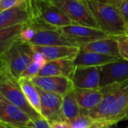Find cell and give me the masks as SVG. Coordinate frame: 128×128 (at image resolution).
<instances>
[{
  "label": "cell",
  "mask_w": 128,
  "mask_h": 128,
  "mask_svg": "<svg viewBox=\"0 0 128 128\" xmlns=\"http://www.w3.org/2000/svg\"><path fill=\"white\" fill-rule=\"evenodd\" d=\"M84 1L100 30L110 37L118 38L126 36L127 23L115 6L94 0Z\"/></svg>",
  "instance_id": "cell-1"
},
{
  "label": "cell",
  "mask_w": 128,
  "mask_h": 128,
  "mask_svg": "<svg viewBox=\"0 0 128 128\" xmlns=\"http://www.w3.org/2000/svg\"><path fill=\"white\" fill-rule=\"evenodd\" d=\"M32 18L40 20L56 29L76 24L52 2L47 0H29Z\"/></svg>",
  "instance_id": "cell-2"
},
{
  "label": "cell",
  "mask_w": 128,
  "mask_h": 128,
  "mask_svg": "<svg viewBox=\"0 0 128 128\" xmlns=\"http://www.w3.org/2000/svg\"><path fill=\"white\" fill-rule=\"evenodd\" d=\"M32 55L33 50L31 45L18 40L1 56L6 62L12 77L18 81L32 61Z\"/></svg>",
  "instance_id": "cell-3"
},
{
  "label": "cell",
  "mask_w": 128,
  "mask_h": 128,
  "mask_svg": "<svg viewBox=\"0 0 128 128\" xmlns=\"http://www.w3.org/2000/svg\"><path fill=\"white\" fill-rule=\"evenodd\" d=\"M0 126L4 128H34L32 119L0 94Z\"/></svg>",
  "instance_id": "cell-4"
},
{
  "label": "cell",
  "mask_w": 128,
  "mask_h": 128,
  "mask_svg": "<svg viewBox=\"0 0 128 128\" xmlns=\"http://www.w3.org/2000/svg\"><path fill=\"white\" fill-rule=\"evenodd\" d=\"M52 2L76 24L100 29L84 0H60Z\"/></svg>",
  "instance_id": "cell-5"
},
{
  "label": "cell",
  "mask_w": 128,
  "mask_h": 128,
  "mask_svg": "<svg viewBox=\"0 0 128 128\" xmlns=\"http://www.w3.org/2000/svg\"><path fill=\"white\" fill-rule=\"evenodd\" d=\"M58 30L73 45L79 48L94 41L110 37L100 29L78 24L59 28Z\"/></svg>",
  "instance_id": "cell-6"
},
{
  "label": "cell",
  "mask_w": 128,
  "mask_h": 128,
  "mask_svg": "<svg viewBox=\"0 0 128 128\" xmlns=\"http://www.w3.org/2000/svg\"><path fill=\"white\" fill-rule=\"evenodd\" d=\"M98 68L100 88L128 81V60L121 58Z\"/></svg>",
  "instance_id": "cell-7"
},
{
  "label": "cell",
  "mask_w": 128,
  "mask_h": 128,
  "mask_svg": "<svg viewBox=\"0 0 128 128\" xmlns=\"http://www.w3.org/2000/svg\"><path fill=\"white\" fill-rule=\"evenodd\" d=\"M0 94L8 102L24 111L33 121L38 118L42 117L30 105L20 88L18 81H9L0 84Z\"/></svg>",
  "instance_id": "cell-8"
},
{
  "label": "cell",
  "mask_w": 128,
  "mask_h": 128,
  "mask_svg": "<svg viewBox=\"0 0 128 128\" xmlns=\"http://www.w3.org/2000/svg\"><path fill=\"white\" fill-rule=\"evenodd\" d=\"M32 18L29 0L0 12V30L27 24Z\"/></svg>",
  "instance_id": "cell-9"
},
{
  "label": "cell",
  "mask_w": 128,
  "mask_h": 128,
  "mask_svg": "<svg viewBox=\"0 0 128 128\" xmlns=\"http://www.w3.org/2000/svg\"><path fill=\"white\" fill-rule=\"evenodd\" d=\"M37 89L40 95L42 116L50 124L56 121H65L61 110L62 96L44 91L38 88Z\"/></svg>",
  "instance_id": "cell-10"
},
{
  "label": "cell",
  "mask_w": 128,
  "mask_h": 128,
  "mask_svg": "<svg viewBox=\"0 0 128 128\" xmlns=\"http://www.w3.org/2000/svg\"><path fill=\"white\" fill-rule=\"evenodd\" d=\"M126 82L127 81L101 88L103 92V98L102 101L96 107L88 112H86L87 114L94 121L104 122L108 116L111 106L122 90Z\"/></svg>",
  "instance_id": "cell-11"
},
{
  "label": "cell",
  "mask_w": 128,
  "mask_h": 128,
  "mask_svg": "<svg viewBox=\"0 0 128 128\" xmlns=\"http://www.w3.org/2000/svg\"><path fill=\"white\" fill-rule=\"evenodd\" d=\"M31 81L37 88L44 91L54 93L62 96L74 89L72 80L66 77L36 76L32 78Z\"/></svg>",
  "instance_id": "cell-12"
},
{
  "label": "cell",
  "mask_w": 128,
  "mask_h": 128,
  "mask_svg": "<svg viewBox=\"0 0 128 128\" xmlns=\"http://www.w3.org/2000/svg\"><path fill=\"white\" fill-rule=\"evenodd\" d=\"M71 80L76 89H100V71L98 67H76Z\"/></svg>",
  "instance_id": "cell-13"
},
{
  "label": "cell",
  "mask_w": 128,
  "mask_h": 128,
  "mask_svg": "<svg viewBox=\"0 0 128 128\" xmlns=\"http://www.w3.org/2000/svg\"><path fill=\"white\" fill-rule=\"evenodd\" d=\"M33 51L41 53L48 61L57 60H75L80 48L77 46L55 45V46H39L30 44Z\"/></svg>",
  "instance_id": "cell-14"
},
{
  "label": "cell",
  "mask_w": 128,
  "mask_h": 128,
  "mask_svg": "<svg viewBox=\"0 0 128 128\" xmlns=\"http://www.w3.org/2000/svg\"><path fill=\"white\" fill-rule=\"evenodd\" d=\"M76 66L73 60H57L48 61L40 70L38 76H62L71 79Z\"/></svg>",
  "instance_id": "cell-15"
},
{
  "label": "cell",
  "mask_w": 128,
  "mask_h": 128,
  "mask_svg": "<svg viewBox=\"0 0 128 128\" xmlns=\"http://www.w3.org/2000/svg\"><path fill=\"white\" fill-rule=\"evenodd\" d=\"M36 33L29 44L39 46L66 45L75 46L64 37L58 30L39 29L36 30Z\"/></svg>",
  "instance_id": "cell-16"
},
{
  "label": "cell",
  "mask_w": 128,
  "mask_h": 128,
  "mask_svg": "<svg viewBox=\"0 0 128 128\" xmlns=\"http://www.w3.org/2000/svg\"><path fill=\"white\" fill-rule=\"evenodd\" d=\"M120 59L121 58L88 51L80 48L79 53L74 60V63L76 67H100Z\"/></svg>",
  "instance_id": "cell-17"
},
{
  "label": "cell",
  "mask_w": 128,
  "mask_h": 128,
  "mask_svg": "<svg viewBox=\"0 0 128 128\" xmlns=\"http://www.w3.org/2000/svg\"><path fill=\"white\" fill-rule=\"evenodd\" d=\"M128 111V81L110 107L109 114L104 121L108 124H117L124 120Z\"/></svg>",
  "instance_id": "cell-18"
},
{
  "label": "cell",
  "mask_w": 128,
  "mask_h": 128,
  "mask_svg": "<svg viewBox=\"0 0 128 128\" xmlns=\"http://www.w3.org/2000/svg\"><path fill=\"white\" fill-rule=\"evenodd\" d=\"M75 96L82 112H88L96 107L103 98L102 89L80 90L74 88Z\"/></svg>",
  "instance_id": "cell-19"
},
{
  "label": "cell",
  "mask_w": 128,
  "mask_h": 128,
  "mask_svg": "<svg viewBox=\"0 0 128 128\" xmlns=\"http://www.w3.org/2000/svg\"><path fill=\"white\" fill-rule=\"evenodd\" d=\"M80 48L88 51H92L104 55L121 58L119 52L117 38L114 37H108L106 38L96 40L84 44Z\"/></svg>",
  "instance_id": "cell-20"
},
{
  "label": "cell",
  "mask_w": 128,
  "mask_h": 128,
  "mask_svg": "<svg viewBox=\"0 0 128 128\" xmlns=\"http://www.w3.org/2000/svg\"><path fill=\"white\" fill-rule=\"evenodd\" d=\"M26 24L0 30V56L5 54L19 40L20 35Z\"/></svg>",
  "instance_id": "cell-21"
},
{
  "label": "cell",
  "mask_w": 128,
  "mask_h": 128,
  "mask_svg": "<svg viewBox=\"0 0 128 128\" xmlns=\"http://www.w3.org/2000/svg\"><path fill=\"white\" fill-rule=\"evenodd\" d=\"M18 82L30 105L42 116L40 95L37 87L32 83L31 79L26 78H20L18 80Z\"/></svg>",
  "instance_id": "cell-22"
},
{
  "label": "cell",
  "mask_w": 128,
  "mask_h": 128,
  "mask_svg": "<svg viewBox=\"0 0 128 128\" xmlns=\"http://www.w3.org/2000/svg\"><path fill=\"white\" fill-rule=\"evenodd\" d=\"M61 110L65 121L70 124L81 114V109L78 105L74 89L62 96Z\"/></svg>",
  "instance_id": "cell-23"
},
{
  "label": "cell",
  "mask_w": 128,
  "mask_h": 128,
  "mask_svg": "<svg viewBox=\"0 0 128 128\" xmlns=\"http://www.w3.org/2000/svg\"><path fill=\"white\" fill-rule=\"evenodd\" d=\"M94 120L87 114L86 112L81 111V114L71 123L72 128H89Z\"/></svg>",
  "instance_id": "cell-24"
},
{
  "label": "cell",
  "mask_w": 128,
  "mask_h": 128,
  "mask_svg": "<svg viewBox=\"0 0 128 128\" xmlns=\"http://www.w3.org/2000/svg\"><path fill=\"white\" fill-rule=\"evenodd\" d=\"M9 81H17L11 75L7 63L2 56H0V84Z\"/></svg>",
  "instance_id": "cell-25"
},
{
  "label": "cell",
  "mask_w": 128,
  "mask_h": 128,
  "mask_svg": "<svg viewBox=\"0 0 128 128\" xmlns=\"http://www.w3.org/2000/svg\"><path fill=\"white\" fill-rule=\"evenodd\" d=\"M42 66L39 63L32 61L31 63L28 66V67L26 69V70L22 73L20 78H26L29 79H32L36 76H38V74L42 69Z\"/></svg>",
  "instance_id": "cell-26"
},
{
  "label": "cell",
  "mask_w": 128,
  "mask_h": 128,
  "mask_svg": "<svg viewBox=\"0 0 128 128\" xmlns=\"http://www.w3.org/2000/svg\"><path fill=\"white\" fill-rule=\"evenodd\" d=\"M119 52L120 57L124 60H128V36H124L117 38Z\"/></svg>",
  "instance_id": "cell-27"
},
{
  "label": "cell",
  "mask_w": 128,
  "mask_h": 128,
  "mask_svg": "<svg viewBox=\"0 0 128 128\" xmlns=\"http://www.w3.org/2000/svg\"><path fill=\"white\" fill-rule=\"evenodd\" d=\"M35 33H36L35 29L33 27H32L31 26H30L28 24H26L25 27L24 28V30H22V32L20 35L19 40H20L24 42L30 43V42L34 37Z\"/></svg>",
  "instance_id": "cell-28"
},
{
  "label": "cell",
  "mask_w": 128,
  "mask_h": 128,
  "mask_svg": "<svg viewBox=\"0 0 128 128\" xmlns=\"http://www.w3.org/2000/svg\"><path fill=\"white\" fill-rule=\"evenodd\" d=\"M126 23H128V0H120V2L115 6Z\"/></svg>",
  "instance_id": "cell-29"
},
{
  "label": "cell",
  "mask_w": 128,
  "mask_h": 128,
  "mask_svg": "<svg viewBox=\"0 0 128 128\" xmlns=\"http://www.w3.org/2000/svg\"><path fill=\"white\" fill-rule=\"evenodd\" d=\"M24 0H0V12L15 6Z\"/></svg>",
  "instance_id": "cell-30"
},
{
  "label": "cell",
  "mask_w": 128,
  "mask_h": 128,
  "mask_svg": "<svg viewBox=\"0 0 128 128\" xmlns=\"http://www.w3.org/2000/svg\"><path fill=\"white\" fill-rule=\"evenodd\" d=\"M34 128H50V124L43 117L38 118L33 121Z\"/></svg>",
  "instance_id": "cell-31"
},
{
  "label": "cell",
  "mask_w": 128,
  "mask_h": 128,
  "mask_svg": "<svg viewBox=\"0 0 128 128\" xmlns=\"http://www.w3.org/2000/svg\"><path fill=\"white\" fill-rule=\"evenodd\" d=\"M32 61H35L38 63H39L42 66H44V64L47 62L46 59L44 56L39 52L33 51V55H32Z\"/></svg>",
  "instance_id": "cell-32"
},
{
  "label": "cell",
  "mask_w": 128,
  "mask_h": 128,
  "mask_svg": "<svg viewBox=\"0 0 128 128\" xmlns=\"http://www.w3.org/2000/svg\"><path fill=\"white\" fill-rule=\"evenodd\" d=\"M50 128H72L71 124L66 121H56L50 124Z\"/></svg>",
  "instance_id": "cell-33"
},
{
  "label": "cell",
  "mask_w": 128,
  "mask_h": 128,
  "mask_svg": "<svg viewBox=\"0 0 128 128\" xmlns=\"http://www.w3.org/2000/svg\"><path fill=\"white\" fill-rule=\"evenodd\" d=\"M94 1H96V2H98L100 3H103V4L116 6L120 2V0H94Z\"/></svg>",
  "instance_id": "cell-34"
},
{
  "label": "cell",
  "mask_w": 128,
  "mask_h": 128,
  "mask_svg": "<svg viewBox=\"0 0 128 128\" xmlns=\"http://www.w3.org/2000/svg\"><path fill=\"white\" fill-rule=\"evenodd\" d=\"M100 128H118L116 124H108L102 122V125Z\"/></svg>",
  "instance_id": "cell-35"
},
{
  "label": "cell",
  "mask_w": 128,
  "mask_h": 128,
  "mask_svg": "<svg viewBox=\"0 0 128 128\" xmlns=\"http://www.w3.org/2000/svg\"><path fill=\"white\" fill-rule=\"evenodd\" d=\"M102 125V122L94 121V122L91 124V125L89 126V128H100Z\"/></svg>",
  "instance_id": "cell-36"
},
{
  "label": "cell",
  "mask_w": 128,
  "mask_h": 128,
  "mask_svg": "<svg viewBox=\"0 0 128 128\" xmlns=\"http://www.w3.org/2000/svg\"><path fill=\"white\" fill-rule=\"evenodd\" d=\"M124 120H128V111H127V112H126V115H125Z\"/></svg>",
  "instance_id": "cell-37"
},
{
  "label": "cell",
  "mask_w": 128,
  "mask_h": 128,
  "mask_svg": "<svg viewBox=\"0 0 128 128\" xmlns=\"http://www.w3.org/2000/svg\"><path fill=\"white\" fill-rule=\"evenodd\" d=\"M126 36H128V23L126 24Z\"/></svg>",
  "instance_id": "cell-38"
},
{
  "label": "cell",
  "mask_w": 128,
  "mask_h": 128,
  "mask_svg": "<svg viewBox=\"0 0 128 128\" xmlns=\"http://www.w3.org/2000/svg\"><path fill=\"white\" fill-rule=\"evenodd\" d=\"M47 1H49V2H56V1H60V0H47Z\"/></svg>",
  "instance_id": "cell-39"
},
{
  "label": "cell",
  "mask_w": 128,
  "mask_h": 128,
  "mask_svg": "<svg viewBox=\"0 0 128 128\" xmlns=\"http://www.w3.org/2000/svg\"><path fill=\"white\" fill-rule=\"evenodd\" d=\"M0 128H3L2 126H0Z\"/></svg>",
  "instance_id": "cell-40"
}]
</instances>
